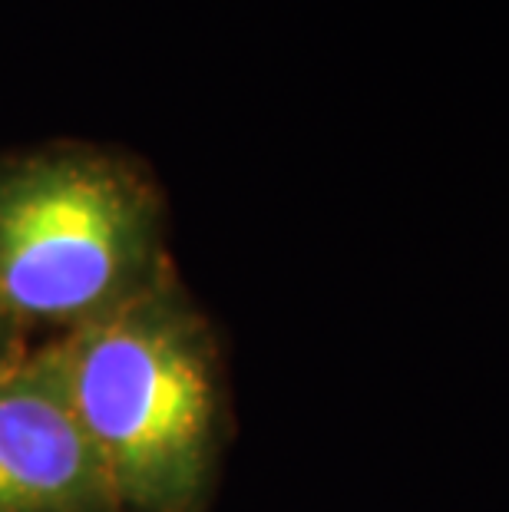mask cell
Wrapping results in <instances>:
<instances>
[{"label": "cell", "instance_id": "6da1fadb", "mask_svg": "<svg viewBox=\"0 0 509 512\" xmlns=\"http://www.w3.org/2000/svg\"><path fill=\"white\" fill-rule=\"evenodd\" d=\"M47 344L119 512H209L232 437L229 377L179 271Z\"/></svg>", "mask_w": 509, "mask_h": 512}, {"label": "cell", "instance_id": "7a4b0ae2", "mask_svg": "<svg viewBox=\"0 0 509 512\" xmlns=\"http://www.w3.org/2000/svg\"><path fill=\"white\" fill-rule=\"evenodd\" d=\"M172 271L166 195L143 162L90 143L0 156V301L27 334L77 331Z\"/></svg>", "mask_w": 509, "mask_h": 512}, {"label": "cell", "instance_id": "3957f363", "mask_svg": "<svg viewBox=\"0 0 509 512\" xmlns=\"http://www.w3.org/2000/svg\"><path fill=\"white\" fill-rule=\"evenodd\" d=\"M0 512H119L47 341L0 367Z\"/></svg>", "mask_w": 509, "mask_h": 512}, {"label": "cell", "instance_id": "277c9868", "mask_svg": "<svg viewBox=\"0 0 509 512\" xmlns=\"http://www.w3.org/2000/svg\"><path fill=\"white\" fill-rule=\"evenodd\" d=\"M30 347H34L30 344V334L20 328L17 318L4 308V301H0V367L17 361V357L27 354Z\"/></svg>", "mask_w": 509, "mask_h": 512}]
</instances>
